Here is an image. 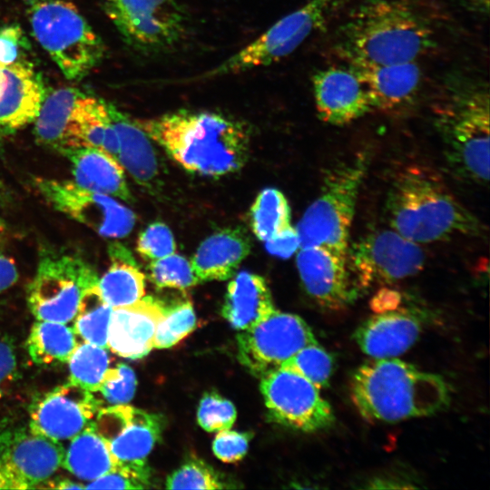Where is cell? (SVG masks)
<instances>
[{"mask_svg": "<svg viewBox=\"0 0 490 490\" xmlns=\"http://www.w3.org/2000/svg\"><path fill=\"white\" fill-rule=\"evenodd\" d=\"M436 44L429 14L416 0H361L339 27L336 49L350 64L416 61Z\"/></svg>", "mask_w": 490, "mask_h": 490, "instance_id": "6da1fadb", "label": "cell"}, {"mask_svg": "<svg viewBox=\"0 0 490 490\" xmlns=\"http://www.w3.org/2000/svg\"><path fill=\"white\" fill-rule=\"evenodd\" d=\"M390 228L417 244L454 236H484L485 225L431 169L409 165L392 180L386 199Z\"/></svg>", "mask_w": 490, "mask_h": 490, "instance_id": "7a4b0ae2", "label": "cell"}, {"mask_svg": "<svg viewBox=\"0 0 490 490\" xmlns=\"http://www.w3.org/2000/svg\"><path fill=\"white\" fill-rule=\"evenodd\" d=\"M137 122L149 137L191 172L221 176L240 170L247 160L249 135L245 127L222 114L181 110Z\"/></svg>", "mask_w": 490, "mask_h": 490, "instance_id": "3957f363", "label": "cell"}, {"mask_svg": "<svg viewBox=\"0 0 490 490\" xmlns=\"http://www.w3.org/2000/svg\"><path fill=\"white\" fill-rule=\"evenodd\" d=\"M446 161L462 179H489V86L479 77L454 72L442 83L432 106Z\"/></svg>", "mask_w": 490, "mask_h": 490, "instance_id": "277c9868", "label": "cell"}, {"mask_svg": "<svg viewBox=\"0 0 490 490\" xmlns=\"http://www.w3.org/2000/svg\"><path fill=\"white\" fill-rule=\"evenodd\" d=\"M350 393L359 414L371 422L429 416L450 401L441 376L396 358H373L359 366L352 375Z\"/></svg>", "mask_w": 490, "mask_h": 490, "instance_id": "5b68a950", "label": "cell"}, {"mask_svg": "<svg viewBox=\"0 0 490 490\" xmlns=\"http://www.w3.org/2000/svg\"><path fill=\"white\" fill-rule=\"evenodd\" d=\"M369 160L368 152H359L325 172L319 195L297 224L299 248L325 246L347 254L359 189Z\"/></svg>", "mask_w": 490, "mask_h": 490, "instance_id": "8992f818", "label": "cell"}, {"mask_svg": "<svg viewBox=\"0 0 490 490\" xmlns=\"http://www.w3.org/2000/svg\"><path fill=\"white\" fill-rule=\"evenodd\" d=\"M25 1L34 38L66 79L81 80L100 64L104 44L72 2Z\"/></svg>", "mask_w": 490, "mask_h": 490, "instance_id": "52a82bcc", "label": "cell"}, {"mask_svg": "<svg viewBox=\"0 0 490 490\" xmlns=\"http://www.w3.org/2000/svg\"><path fill=\"white\" fill-rule=\"evenodd\" d=\"M94 269L82 257L45 250L27 290V304L38 320L73 321L82 293L98 282Z\"/></svg>", "mask_w": 490, "mask_h": 490, "instance_id": "ba28073f", "label": "cell"}, {"mask_svg": "<svg viewBox=\"0 0 490 490\" xmlns=\"http://www.w3.org/2000/svg\"><path fill=\"white\" fill-rule=\"evenodd\" d=\"M345 0H309L278 20L264 34L230 56L203 77L236 74L266 66L293 53L318 31Z\"/></svg>", "mask_w": 490, "mask_h": 490, "instance_id": "9c48e42d", "label": "cell"}, {"mask_svg": "<svg viewBox=\"0 0 490 490\" xmlns=\"http://www.w3.org/2000/svg\"><path fill=\"white\" fill-rule=\"evenodd\" d=\"M347 262L361 294L376 283H392L418 273L425 254L419 244L394 230H379L348 246Z\"/></svg>", "mask_w": 490, "mask_h": 490, "instance_id": "30bf717a", "label": "cell"}, {"mask_svg": "<svg viewBox=\"0 0 490 490\" xmlns=\"http://www.w3.org/2000/svg\"><path fill=\"white\" fill-rule=\"evenodd\" d=\"M103 4L124 40L140 51H165L184 33L185 14L175 0H103Z\"/></svg>", "mask_w": 490, "mask_h": 490, "instance_id": "8fae6325", "label": "cell"}, {"mask_svg": "<svg viewBox=\"0 0 490 490\" xmlns=\"http://www.w3.org/2000/svg\"><path fill=\"white\" fill-rule=\"evenodd\" d=\"M260 378V391L273 421L303 432L329 427L335 421L333 409L319 388L299 374L276 368Z\"/></svg>", "mask_w": 490, "mask_h": 490, "instance_id": "7c38bea8", "label": "cell"}, {"mask_svg": "<svg viewBox=\"0 0 490 490\" xmlns=\"http://www.w3.org/2000/svg\"><path fill=\"white\" fill-rule=\"evenodd\" d=\"M316 343L303 318L275 309L253 327L239 331L238 358L251 374L261 377L302 348Z\"/></svg>", "mask_w": 490, "mask_h": 490, "instance_id": "4fadbf2b", "label": "cell"}, {"mask_svg": "<svg viewBox=\"0 0 490 490\" xmlns=\"http://www.w3.org/2000/svg\"><path fill=\"white\" fill-rule=\"evenodd\" d=\"M34 185L55 210L100 236L123 238L135 224L134 213L113 197L86 190L73 181L37 178Z\"/></svg>", "mask_w": 490, "mask_h": 490, "instance_id": "5bb4252c", "label": "cell"}, {"mask_svg": "<svg viewBox=\"0 0 490 490\" xmlns=\"http://www.w3.org/2000/svg\"><path fill=\"white\" fill-rule=\"evenodd\" d=\"M92 426L118 465L149 471L146 458L160 438L162 422L152 413L126 405L102 407Z\"/></svg>", "mask_w": 490, "mask_h": 490, "instance_id": "9a60e30c", "label": "cell"}, {"mask_svg": "<svg viewBox=\"0 0 490 490\" xmlns=\"http://www.w3.org/2000/svg\"><path fill=\"white\" fill-rule=\"evenodd\" d=\"M102 407L93 393L68 382L32 404L29 428L54 441L71 440L92 423Z\"/></svg>", "mask_w": 490, "mask_h": 490, "instance_id": "2e32d148", "label": "cell"}, {"mask_svg": "<svg viewBox=\"0 0 490 490\" xmlns=\"http://www.w3.org/2000/svg\"><path fill=\"white\" fill-rule=\"evenodd\" d=\"M296 263L307 293L325 309H344L360 295L345 253L325 246L299 248Z\"/></svg>", "mask_w": 490, "mask_h": 490, "instance_id": "e0dca14e", "label": "cell"}, {"mask_svg": "<svg viewBox=\"0 0 490 490\" xmlns=\"http://www.w3.org/2000/svg\"><path fill=\"white\" fill-rule=\"evenodd\" d=\"M60 442L30 428H10L0 433V462L25 486L37 488L63 465Z\"/></svg>", "mask_w": 490, "mask_h": 490, "instance_id": "ac0fdd59", "label": "cell"}, {"mask_svg": "<svg viewBox=\"0 0 490 490\" xmlns=\"http://www.w3.org/2000/svg\"><path fill=\"white\" fill-rule=\"evenodd\" d=\"M318 115L332 125H344L362 117L372 107L367 91L351 68L328 67L312 76Z\"/></svg>", "mask_w": 490, "mask_h": 490, "instance_id": "d6986e66", "label": "cell"}, {"mask_svg": "<svg viewBox=\"0 0 490 490\" xmlns=\"http://www.w3.org/2000/svg\"><path fill=\"white\" fill-rule=\"evenodd\" d=\"M46 93L42 78L27 59L0 67V134L32 123Z\"/></svg>", "mask_w": 490, "mask_h": 490, "instance_id": "ffe728a7", "label": "cell"}, {"mask_svg": "<svg viewBox=\"0 0 490 490\" xmlns=\"http://www.w3.org/2000/svg\"><path fill=\"white\" fill-rule=\"evenodd\" d=\"M416 61L386 64H350L361 80L372 108L399 113L416 100L422 85V72Z\"/></svg>", "mask_w": 490, "mask_h": 490, "instance_id": "44dd1931", "label": "cell"}, {"mask_svg": "<svg viewBox=\"0 0 490 490\" xmlns=\"http://www.w3.org/2000/svg\"><path fill=\"white\" fill-rule=\"evenodd\" d=\"M164 304L142 297L132 304L113 309L108 330V348L125 358H141L153 348V338Z\"/></svg>", "mask_w": 490, "mask_h": 490, "instance_id": "7402d4cb", "label": "cell"}, {"mask_svg": "<svg viewBox=\"0 0 490 490\" xmlns=\"http://www.w3.org/2000/svg\"><path fill=\"white\" fill-rule=\"evenodd\" d=\"M421 331L419 320L405 311H381L365 320L353 337L372 358H390L407 351Z\"/></svg>", "mask_w": 490, "mask_h": 490, "instance_id": "603a6c76", "label": "cell"}, {"mask_svg": "<svg viewBox=\"0 0 490 490\" xmlns=\"http://www.w3.org/2000/svg\"><path fill=\"white\" fill-rule=\"evenodd\" d=\"M250 251V240L242 228L225 229L206 238L191 260L200 282L231 278Z\"/></svg>", "mask_w": 490, "mask_h": 490, "instance_id": "cb8c5ba5", "label": "cell"}, {"mask_svg": "<svg viewBox=\"0 0 490 490\" xmlns=\"http://www.w3.org/2000/svg\"><path fill=\"white\" fill-rule=\"evenodd\" d=\"M61 154L71 162L74 182L86 190L132 201L123 168L107 152L91 147H75Z\"/></svg>", "mask_w": 490, "mask_h": 490, "instance_id": "d4e9b609", "label": "cell"}, {"mask_svg": "<svg viewBox=\"0 0 490 490\" xmlns=\"http://www.w3.org/2000/svg\"><path fill=\"white\" fill-rule=\"evenodd\" d=\"M270 289L260 275L239 272L229 283L222 316L238 331L246 330L275 310Z\"/></svg>", "mask_w": 490, "mask_h": 490, "instance_id": "484cf974", "label": "cell"}, {"mask_svg": "<svg viewBox=\"0 0 490 490\" xmlns=\"http://www.w3.org/2000/svg\"><path fill=\"white\" fill-rule=\"evenodd\" d=\"M68 136L70 148H95L118 160V135L108 103L103 99L85 93L81 96L72 114Z\"/></svg>", "mask_w": 490, "mask_h": 490, "instance_id": "4316f807", "label": "cell"}, {"mask_svg": "<svg viewBox=\"0 0 490 490\" xmlns=\"http://www.w3.org/2000/svg\"><path fill=\"white\" fill-rule=\"evenodd\" d=\"M108 111L119 139L118 162L137 183L149 187L158 174L156 153L149 135L137 120L110 103Z\"/></svg>", "mask_w": 490, "mask_h": 490, "instance_id": "83f0119b", "label": "cell"}, {"mask_svg": "<svg viewBox=\"0 0 490 490\" xmlns=\"http://www.w3.org/2000/svg\"><path fill=\"white\" fill-rule=\"evenodd\" d=\"M108 253L110 267L97 283L103 299L113 309L141 299L145 293V275L131 252L116 242L109 245Z\"/></svg>", "mask_w": 490, "mask_h": 490, "instance_id": "f1b7e54d", "label": "cell"}, {"mask_svg": "<svg viewBox=\"0 0 490 490\" xmlns=\"http://www.w3.org/2000/svg\"><path fill=\"white\" fill-rule=\"evenodd\" d=\"M83 94L74 87H63L46 93L33 122L34 134L39 144L59 153L70 148L68 131L71 118Z\"/></svg>", "mask_w": 490, "mask_h": 490, "instance_id": "f546056e", "label": "cell"}, {"mask_svg": "<svg viewBox=\"0 0 490 490\" xmlns=\"http://www.w3.org/2000/svg\"><path fill=\"white\" fill-rule=\"evenodd\" d=\"M118 465L92 423L71 439L62 466L81 480L93 481Z\"/></svg>", "mask_w": 490, "mask_h": 490, "instance_id": "4dcf8cb0", "label": "cell"}, {"mask_svg": "<svg viewBox=\"0 0 490 490\" xmlns=\"http://www.w3.org/2000/svg\"><path fill=\"white\" fill-rule=\"evenodd\" d=\"M77 345L76 335L65 323L38 320L31 328L26 348L38 365L67 362Z\"/></svg>", "mask_w": 490, "mask_h": 490, "instance_id": "1f68e13d", "label": "cell"}, {"mask_svg": "<svg viewBox=\"0 0 490 490\" xmlns=\"http://www.w3.org/2000/svg\"><path fill=\"white\" fill-rule=\"evenodd\" d=\"M98 283V282H97ZM83 290L74 318V331L83 342L108 348L113 308L103 299L98 285Z\"/></svg>", "mask_w": 490, "mask_h": 490, "instance_id": "d6a6232c", "label": "cell"}, {"mask_svg": "<svg viewBox=\"0 0 490 490\" xmlns=\"http://www.w3.org/2000/svg\"><path fill=\"white\" fill-rule=\"evenodd\" d=\"M250 225L256 237L267 241L290 224V208L286 197L274 188L264 189L251 206Z\"/></svg>", "mask_w": 490, "mask_h": 490, "instance_id": "836d02e7", "label": "cell"}, {"mask_svg": "<svg viewBox=\"0 0 490 490\" xmlns=\"http://www.w3.org/2000/svg\"><path fill=\"white\" fill-rule=\"evenodd\" d=\"M67 362L69 382L94 394L110 367V357L107 348L83 341Z\"/></svg>", "mask_w": 490, "mask_h": 490, "instance_id": "e575fe53", "label": "cell"}, {"mask_svg": "<svg viewBox=\"0 0 490 490\" xmlns=\"http://www.w3.org/2000/svg\"><path fill=\"white\" fill-rule=\"evenodd\" d=\"M279 368L299 374L320 389L328 386L333 371V358L316 343L299 349Z\"/></svg>", "mask_w": 490, "mask_h": 490, "instance_id": "d590c367", "label": "cell"}, {"mask_svg": "<svg viewBox=\"0 0 490 490\" xmlns=\"http://www.w3.org/2000/svg\"><path fill=\"white\" fill-rule=\"evenodd\" d=\"M196 326V315L190 301L171 307L164 305L163 315L158 322L153 348H167L174 346L189 335Z\"/></svg>", "mask_w": 490, "mask_h": 490, "instance_id": "8d00e7d4", "label": "cell"}, {"mask_svg": "<svg viewBox=\"0 0 490 490\" xmlns=\"http://www.w3.org/2000/svg\"><path fill=\"white\" fill-rule=\"evenodd\" d=\"M149 271L151 280L162 289H185L200 283L191 262L175 253L152 260Z\"/></svg>", "mask_w": 490, "mask_h": 490, "instance_id": "74e56055", "label": "cell"}, {"mask_svg": "<svg viewBox=\"0 0 490 490\" xmlns=\"http://www.w3.org/2000/svg\"><path fill=\"white\" fill-rule=\"evenodd\" d=\"M136 377L134 371L126 364L120 363L105 372L102 383L94 394L102 406L126 405L134 396Z\"/></svg>", "mask_w": 490, "mask_h": 490, "instance_id": "f35d334b", "label": "cell"}, {"mask_svg": "<svg viewBox=\"0 0 490 490\" xmlns=\"http://www.w3.org/2000/svg\"><path fill=\"white\" fill-rule=\"evenodd\" d=\"M224 487L215 471L199 460L185 463L166 480L168 489L213 490Z\"/></svg>", "mask_w": 490, "mask_h": 490, "instance_id": "ab89813d", "label": "cell"}, {"mask_svg": "<svg viewBox=\"0 0 490 490\" xmlns=\"http://www.w3.org/2000/svg\"><path fill=\"white\" fill-rule=\"evenodd\" d=\"M234 405L217 394L205 395L198 408L199 425L206 431L215 432L231 428L236 420Z\"/></svg>", "mask_w": 490, "mask_h": 490, "instance_id": "60d3db41", "label": "cell"}, {"mask_svg": "<svg viewBox=\"0 0 490 490\" xmlns=\"http://www.w3.org/2000/svg\"><path fill=\"white\" fill-rule=\"evenodd\" d=\"M176 245L170 229L162 222L150 224L139 236L137 251L144 259L158 260L175 253Z\"/></svg>", "mask_w": 490, "mask_h": 490, "instance_id": "b9f144b4", "label": "cell"}, {"mask_svg": "<svg viewBox=\"0 0 490 490\" xmlns=\"http://www.w3.org/2000/svg\"><path fill=\"white\" fill-rule=\"evenodd\" d=\"M149 485V471L117 465L111 471L89 482L85 488L142 489Z\"/></svg>", "mask_w": 490, "mask_h": 490, "instance_id": "7bdbcfd3", "label": "cell"}, {"mask_svg": "<svg viewBox=\"0 0 490 490\" xmlns=\"http://www.w3.org/2000/svg\"><path fill=\"white\" fill-rule=\"evenodd\" d=\"M29 43L23 29L10 24L0 29V67L26 59Z\"/></svg>", "mask_w": 490, "mask_h": 490, "instance_id": "ee69618b", "label": "cell"}, {"mask_svg": "<svg viewBox=\"0 0 490 490\" xmlns=\"http://www.w3.org/2000/svg\"><path fill=\"white\" fill-rule=\"evenodd\" d=\"M249 447V436L237 431H218L212 444L214 455L223 462L233 463L241 459Z\"/></svg>", "mask_w": 490, "mask_h": 490, "instance_id": "f6af8a7d", "label": "cell"}, {"mask_svg": "<svg viewBox=\"0 0 490 490\" xmlns=\"http://www.w3.org/2000/svg\"><path fill=\"white\" fill-rule=\"evenodd\" d=\"M17 375V358L12 340L0 335V398Z\"/></svg>", "mask_w": 490, "mask_h": 490, "instance_id": "bcb514c9", "label": "cell"}, {"mask_svg": "<svg viewBox=\"0 0 490 490\" xmlns=\"http://www.w3.org/2000/svg\"><path fill=\"white\" fill-rule=\"evenodd\" d=\"M270 254L287 259L299 249V238L296 228L291 225L276 237L265 241Z\"/></svg>", "mask_w": 490, "mask_h": 490, "instance_id": "7dc6e473", "label": "cell"}, {"mask_svg": "<svg viewBox=\"0 0 490 490\" xmlns=\"http://www.w3.org/2000/svg\"><path fill=\"white\" fill-rule=\"evenodd\" d=\"M17 279L15 262L10 257L0 253V293L11 288Z\"/></svg>", "mask_w": 490, "mask_h": 490, "instance_id": "c3c4849f", "label": "cell"}, {"mask_svg": "<svg viewBox=\"0 0 490 490\" xmlns=\"http://www.w3.org/2000/svg\"><path fill=\"white\" fill-rule=\"evenodd\" d=\"M0 489H25L23 483L1 462Z\"/></svg>", "mask_w": 490, "mask_h": 490, "instance_id": "681fc988", "label": "cell"}, {"mask_svg": "<svg viewBox=\"0 0 490 490\" xmlns=\"http://www.w3.org/2000/svg\"><path fill=\"white\" fill-rule=\"evenodd\" d=\"M464 5L471 12L481 15H488L489 0H462Z\"/></svg>", "mask_w": 490, "mask_h": 490, "instance_id": "f907efd6", "label": "cell"}, {"mask_svg": "<svg viewBox=\"0 0 490 490\" xmlns=\"http://www.w3.org/2000/svg\"><path fill=\"white\" fill-rule=\"evenodd\" d=\"M49 487L56 489H83L85 488L84 485L71 481L69 479H60L57 481H52L48 483Z\"/></svg>", "mask_w": 490, "mask_h": 490, "instance_id": "816d5d0a", "label": "cell"}, {"mask_svg": "<svg viewBox=\"0 0 490 490\" xmlns=\"http://www.w3.org/2000/svg\"><path fill=\"white\" fill-rule=\"evenodd\" d=\"M3 228H4V227H3V223H2V220H0V233H1L2 230H3Z\"/></svg>", "mask_w": 490, "mask_h": 490, "instance_id": "f5cc1de1", "label": "cell"}, {"mask_svg": "<svg viewBox=\"0 0 490 490\" xmlns=\"http://www.w3.org/2000/svg\"><path fill=\"white\" fill-rule=\"evenodd\" d=\"M1 192H2V191H1V186H0V193H1Z\"/></svg>", "mask_w": 490, "mask_h": 490, "instance_id": "db71d44e", "label": "cell"}]
</instances>
